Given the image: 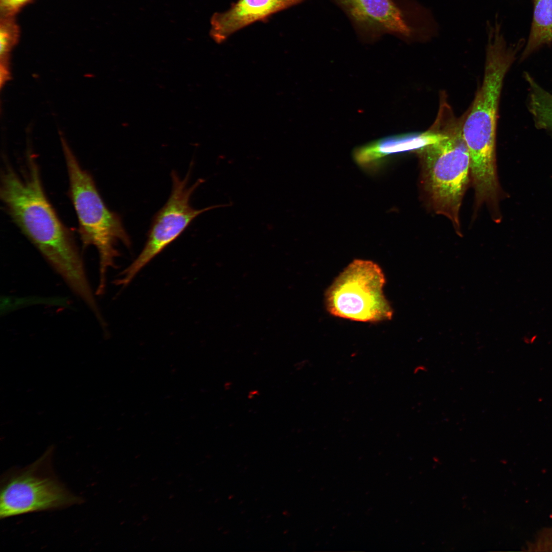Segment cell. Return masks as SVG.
I'll return each instance as SVG.
<instances>
[{
	"label": "cell",
	"mask_w": 552,
	"mask_h": 552,
	"mask_svg": "<svg viewBox=\"0 0 552 552\" xmlns=\"http://www.w3.org/2000/svg\"><path fill=\"white\" fill-rule=\"evenodd\" d=\"M0 196L7 212L72 292L84 302L94 292L76 242L48 200L38 165L28 153L22 175L6 164L1 176Z\"/></svg>",
	"instance_id": "1"
},
{
	"label": "cell",
	"mask_w": 552,
	"mask_h": 552,
	"mask_svg": "<svg viewBox=\"0 0 552 552\" xmlns=\"http://www.w3.org/2000/svg\"><path fill=\"white\" fill-rule=\"evenodd\" d=\"M484 76L474 101L462 116V130L470 159L475 196L488 199L500 191L496 166V132L500 96L506 74L524 40L508 45L496 20L488 25Z\"/></svg>",
	"instance_id": "2"
},
{
	"label": "cell",
	"mask_w": 552,
	"mask_h": 552,
	"mask_svg": "<svg viewBox=\"0 0 552 552\" xmlns=\"http://www.w3.org/2000/svg\"><path fill=\"white\" fill-rule=\"evenodd\" d=\"M457 118L441 95L436 118L430 128L439 135L434 142L418 150L422 165V182L434 212L451 221L461 233L459 210L470 175L469 151Z\"/></svg>",
	"instance_id": "3"
},
{
	"label": "cell",
	"mask_w": 552,
	"mask_h": 552,
	"mask_svg": "<svg viewBox=\"0 0 552 552\" xmlns=\"http://www.w3.org/2000/svg\"><path fill=\"white\" fill-rule=\"evenodd\" d=\"M69 180V195L77 215L79 233L85 246L93 245L99 257V281L96 290L102 294L108 270L115 267L120 256L119 242L130 247L131 242L121 217L110 210L102 198L91 175L83 169L66 141L61 137Z\"/></svg>",
	"instance_id": "4"
},
{
	"label": "cell",
	"mask_w": 552,
	"mask_h": 552,
	"mask_svg": "<svg viewBox=\"0 0 552 552\" xmlns=\"http://www.w3.org/2000/svg\"><path fill=\"white\" fill-rule=\"evenodd\" d=\"M344 13L359 39L373 43L389 34L408 42L438 33L433 14L415 0H331Z\"/></svg>",
	"instance_id": "5"
},
{
	"label": "cell",
	"mask_w": 552,
	"mask_h": 552,
	"mask_svg": "<svg viewBox=\"0 0 552 552\" xmlns=\"http://www.w3.org/2000/svg\"><path fill=\"white\" fill-rule=\"evenodd\" d=\"M52 449L24 468H12L1 477L0 517L61 509L82 502L57 478L52 469Z\"/></svg>",
	"instance_id": "6"
},
{
	"label": "cell",
	"mask_w": 552,
	"mask_h": 552,
	"mask_svg": "<svg viewBox=\"0 0 552 552\" xmlns=\"http://www.w3.org/2000/svg\"><path fill=\"white\" fill-rule=\"evenodd\" d=\"M385 278L375 262L355 259L335 279L325 294L332 315L362 322L390 320L393 310L383 288Z\"/></svg>",
	"instance_id": "7"
},
{
	"label": "cell",
	"mask_w": 552,
	"mask_h": 552,
	"mask_svg": "<svg viewBox=\"0 0 552 552\" xmlns=\"http://www.w3.org/2000/svg\"><path fill=\"white\" fill-rule=\"evenodd\" d=\"M190 175V169L183 178H181L176 171H172V185L169 197L154 216L142 250L122 272L121 277L116 280L118 285H127L146 265L176 240L198 216L216 208L232 205L227 203L201 209L193 208L190 204L191 197L204 180L198 179L189 186Z\"/></svg>",
	"instance_id": "8"
},
{
	"label": "cell",
	"mask_w": 552,
	"mask_h": 552,
	"mask_svg": "<svg viewBox=\"0 0 552 552\" xmlns=\"http://www.w3.org/2000/svg\"><path fill=\"white\" fill-rule=\"evenodd\" d=\"M306 0H237L223 12L211 19L210 35L217 43L256 22L266 20L272 15Z\"/></svg>",
	"instance_id": "9"
},
{
	"label": "cell",
	"mask_w": 552,
	"mask_h": 552,
	"mask_svg": "<svg viewBox=\"0 0 552 552\" xmlns=\"http://www.w3.org/2000/svg\"><path fill=\"white\" fill-rule=\"evenodd\" d=\"M420 139L406 135L387 136L356 148L353 157L361 167L376 168L388 156L416 148L420 144Z\"/></svg>",
	"instance_id": "10"
},
{
	"label": "cell",
	"mask_w": 552,
	"mask_h": 552,
	"mask_svg": "<svg viewBox=\"0 0 552 552\" xmlns=\"http://www.w3.org/2000/svg\"><path fill=\"white\" fill-rule=\"evenodd\" d=\"M533 17L524 59L544 44H552V0H533Z\"/></svg>",
	"instance_id": "11"
},
{
	"label": "cell",
	"mask_w": 552,
	"mask_h": 552,
	"mask_svg": "<svg viewBox=\"0 0 552 552\" xmlns=\"http://www.w3.org/2000/svg\"><path fill=\"white\" fill-rule=\"evenodd\" d=\"M19 34L14 17H1L0 24V57L1 81L8 78L9 54L16 44Z\"/></svg>",
	"instance_id": "12"
},
{
	"label": "cell",
	"mask_w": 552,
	"mask_h": 552,
	"mask_svg": "<svg viewBox=\"0 0 552 552\" xmlns=\"http://www.w3.org/2000/svg\"><path fill=\"white\" fill-rule=\"evenodd\" d=\"M536 116L540 127L552 132V94L544 92L536 106Z\"/></svg>",
	"instance_id": "13"
},
{
	"label": "cell",
	"mask_w": 552,
	"mask_h": 552,
	"mask_svg": "<svg viewBox=\"0 0 552 552\" xmlns=\"http://www.w3.org/2000/svg\"><path fill=\"white\" fill-rule=\"evenodd\" d=\"M32 0H0L1 17H14Z\"/></svg>",
	"instance_id": "14"
},
{
	"label": "cell",
	"mask_w": 552,
	"mask_h": 552,
	"mask_svg": "<svg viewBox=\"0 0 552 552\" xmlns=\"http://www.w3.org/2000/svg\"><path fill=\"white\" fill-rule=\"evenodd\" d=\"M426 367L425 366H423V365L418 366L417 367H416V369L415 370V373H419V372H421H421H424V371H426Z\"/></svg>",
	"instance_id": "15"
},
{
	"label": "cell",
	"mask_w": 552,
	"mask_h": 552,
	"mask_svg": "<svg viewBox=\"0 0 552 552\" xmlns=\"http://www.w3.org/2000/svg\"><path fill=\"white\" fill-rule=\"evenodd\" d=\"M258 390H253L249 392L248 397L249 399L253 398L255 396L258 395Z\"/></svg>",
	"instance_id": "16"
}]
</instances>
